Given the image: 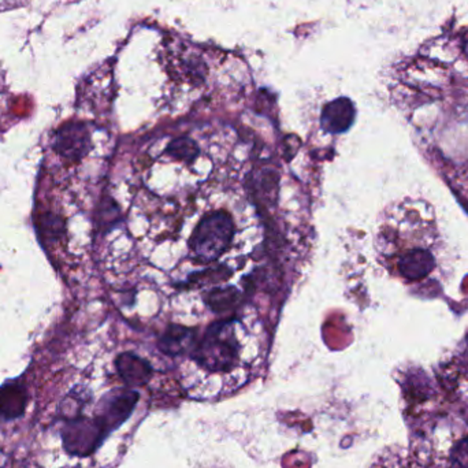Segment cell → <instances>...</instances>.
Here are the masks:
<instances>
[{"instance_id": "7", "label": "cell", "mask_w": 468, "mask_h": 468, "mask_svg": "<svg viewBox=\"0 0 468 468\" xmlns=\"http://www.w3.org/2000/svg\"><path fill=\"white\" fill-rule=\"evenodd\" d=\"M195 333L188 327L172 325L159 341V348L169 355H182L190 352V347L195 343Z\"/></svg>"}, {"instance_id": "6", "label": "cell", "mask_w": 468, "mask_h": 468, "mask_svg": "<svg viewBox=\"0 0 468 468\" xmlns=\"http://www.w3.org/2000/svg\"><path fill=\"white\" fill-rule=\"evenodd\" d=\"M98 442V430L88 422H73L65 432V445L70 454L88 455Z\"/></svg>"}, {"instance_id": "1", "label": "cell", "mask_w": 468, "mask_h": 468, "mask_svg": "<svg viewBox=\"0 0 468 468\" xmlns=\"http://www.w3.org/2000/svg\"><path fill=\"white\" fill-rule=\"evenodd\" d=\"M184 388L190 398L215 400L240 389L251 376L244 347L234 320H221L208 327L190 353Z\"/></svg>"}, {"instance_id": "11", "label": "cell", "mask_w": 468, "mask_h": 468, "mask_svg": "<svg viewBox=\"0 0 468 468\" xmlns=\"http://www.w3.org/2000/svg\"><path fill=\"white\" fill-rule=\"evenodd\" d=\"M452 462L457 468H468V437L459 441L452 451Z\"/></svg>"}, {"instance_id": "8", "label": "cell", "mask_w": 468, "mask_h": 468, "mask_svg": "<svg viewBox=\"0 0 468 468\" xmlns=\"http://www.w3.org/2000/svg\"><path fill=\"white\" fill-rule=\"evenodd\" d=\"M117 367L119 374L126 383H142L149 380L151 368L142 359L132 355V353H124L117 360Z\"/></svg>"}, {"instance_id": "4", "label": "cell", "mask_w": 468, "mask_h": 468, "mask_svg": "<svg viewBox=\"0 0 468 468\" xmlns=\"http://www.w3.org/2000/svg\"><path fill=\"white\" fill-rule=\"evenodd\" d=\"M91 147V136L84 125H66L53 136L52 149L65 159H80Z\"/></svg>"}, {"instance_id": "3", "label": "cell", "mask_w": 468, "mask_h": 468, "mask_svg": "<svg viewBox=\"0 0 468 468\" xmlns=\"http://www.w3.org/2000/svg\"><path fill=\"white\" fill-rule=\"evenodd\" d=\"M436 267V258L429 248L407 249L396 262V271L408 282L422 281L432 274Z\"/></svg>"}, {"instance_id": "9", "label": "cell", "mask_w": 468, "mask_h": 468, "mask_svg": "<svg viewBox=\"0 0 468 468\" xmlns=\"http://www.w3.org/2000/svg\"><path fill=\"white\" fill-rule=\"evenodd\" d=\"M25 408V391L21 386L7 385L0 389V414L6 418H17Z\"/></svg>"}, {"instance_id": "2", "label": "cell", "mask_w": 468, "mask_h": 468, "mask_svg": "<svg viewBox=\"0 0 468 468\" xmlns=\"http://www.w3.org/2000/svg\"><path fill=\"white\" fill-rule=\"evenodd\" d=\"M236 226L230 214L215 211L202 218L192 230L190 238V254L196 262L211 264L230 248Z\"/></svg>"}, {"instance_id": "10", "label": "cell", "mask_w": 468, "mask_h": 468, "mask_svg": "<svg viewBox=\"0 0 468 468\" xmlns=\"http://www.w3.org/2000/svg\"><path fill=\"white\" fill-rule=\"evenodd\" d=\"M238 297H240V295L233 287L215 289V291L211 292L210 299L207 300V303L214 311H226V310L233 309L236 303L238 302Z\"/></svg>"}, {"instance_id": "5", "label": "cell", "mask_w": 468, "mask_h": 468, "mask_svg": "<svg viewBox=\"0 0 468 468\" xmlns=\"http://www.w3.org/2000/svg\"><path fill=\"white\" fill-rule=\"evenodd\" d=\"M355 121V106L348 98H338L323 107L320 124L330 134L347 132Z\"/></svg>"}]
</instances>
